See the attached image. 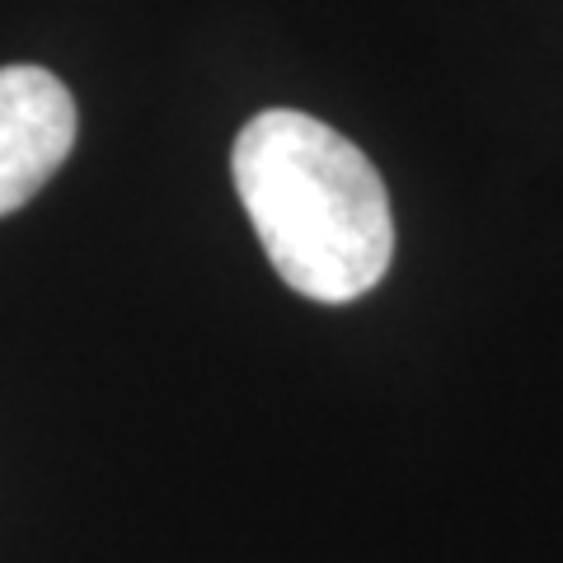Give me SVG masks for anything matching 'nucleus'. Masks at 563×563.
Listing matches in <instances>:
<instances>
[{
    "mask_svg": "<svg viewBox=\"0 0 563 563\" xmlns=\"http://www.w3.org/2000/svg\"><path fill=\"white\" fill-rule=\"evenodd\" d=\"M80 113L43 66H0V217L20 211L66 165Z\"/></svg>",
    "mask_w": 563,
    "mask_h": 563,
    "instance_id": "f03ea898",
    "label": "nucleus"
},
{
    "mask_svg": "<svg viewBox=\"0 0 563 563\" xmlns=\"http://www.w3.org/2000/svg\"><path fill=\"white\" fill-rule=\"evenodd\" d=\"M235 192L291 291L347 306L390 273V192L362 146L301 109H263L231 151Z\"/></svg>",
    "mask_w": 563,
    "mask_h": 563,
    "instance_id": "f257e3e1",
    "label": "nucleus"
}]
</instances>
